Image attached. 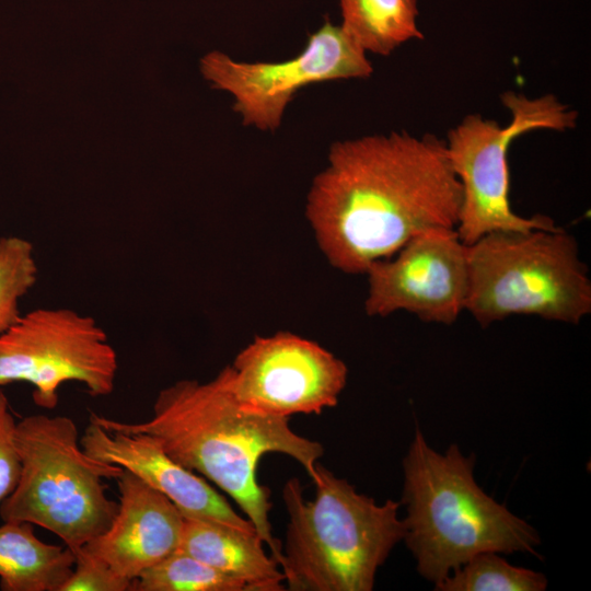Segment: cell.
I'll list each match as a JSON object with an SVG mask.
<instances>
[{
    "label": "cell",
    "instance_id": "1",
    "mask_svg": "<svg viewBox=\"0 0 591 591\" xmlns=\"http://www.w3.org/2000/svg\"><path fill=\"white\" fill-rule=\"evenodd\" d=\"M462 197L444 140L392 131L334 142L305 216L334 268L364 274L422 232L456 230Z\"/></svg>",
    "mask_w": 591,
    "mask_h": 591
},
{
    "label": "cell",
    "instance_id": "2",
    "mask_svg": "<svg viewBox=\"0 0 591 591\" xmlns=\"http://www.w3.org/2000/svg\"><path fill=\"white\" fill-rule=\"evenodd\" d=\"M90 419L109 430L152 437L178 464L198 473L231 497L244 512L276 561L281 544L274 537L270 489L258 483L257 465L268 453L297 461L316 478L323 445L294 432L289 418L242 407L221 372L207 382L179 380L162 389L143 421L124 422L92 413Z\"/></svg>",
    "mask_w": 591,
    "mask_h": 591
},
{
    "label": "cell",
    "instance_id": "3",
    "mask_svg": "<svg viewBox=\"0 0 591 591\" xmlns=\"http://www.w3.org/2000/svg\"><path fill=\"white\" fill-rule=\"evenodd\" d=\"M474 466V454L457 444L438 452L419 429L403 459V541L418 573L434 586L480 553L540 556L537 531L477 485Z\"/></svg>",
    "mask_w": 591,
    "mask_h": 591
},
{
    "label": "cell",
    "instance_id": "4",
    "mask_svg": "<svg viewBox=\"0 0 591 591\" xmlns=\"http://www.w3.org/2000/svg\"><path fill=\"white\" fill-rule=\"evenodd\" d=\"M315 497L288 479V514L279 567L290 591H371L379 568L404 538L401 502L378 503L316 464Z\"/></svg>",
    "mask_w": 591,
    "mask_h": 591
},
{
    "label": "cell",
    "instance_id": "5",
    "mask_svg": "<svg viewBox=\"0 0 591 591\" xmlns=\"http://www.w3.org/2000/svg\"><path fill=\"white\" fill-rule=\"evenodd\" d=\"M467 259L465 310L483 327L512 315L579 324L591 313L588 267L560 227L487 233Z\"/></svg>",
    "mask_w": 591,
    "mask_h": 591
},
{
    "label": "cell",
    "instance_id": "6",
    "mask_svg": "<svg viewBox=\"0 0 591 591\" xmlns=\"http://www.w3.org/2000/svg\"><path fill=\"white\" fill-rule=\"evenodd\" d=\"M21 474L1 503L2 521L39 525L72 552L106 531L118 503L106 496L104 479L123 468L88 455L74 420L36 414L15 426Z\"/></svg>",
    "mask_w": 591,
    "mask_h": 591
},
{
    "label": "cell",
    "instance_id": "7",
    "mask_svg": "<svg viewBox=\"0 0 591 591\" xmlns=\"http://www.w3.org/2000/svg\"><path fill=\"white\" fill-rule=\"evenodd\" d=\"M511 121L500 126L479 114L465 116L449 130L445 143L451 166L462 186V207L456 233L465 245L495 231L555 230L554 220L513 212L510 200L508 150L523 134L537 129L565 131L577 126L578 112L555 95L535 99L506 91L500 94Z\"/></svg>",
    "mask_w": 591,
    "mask_h": 591
},
{
    "label": "cell",
    "instance_id": "8",
    "mask_svg": "<svg viewBox=\"0 0 591 591\" xmlns=\"http://www.w3.org/2000/svg\"><path fill=\"white\" fill-rule=\"evenodd\" d=\"M118 359L106 333L89 315L67 308H39L21 314L0 336V386L27 382L35 405L54 409L59 389L83 384L92 396L115 386Z\"/></svg>",
    "mask_w": 591,
    "mask_h": 591
},
{
    "label": "cell",
    "instance_id": "9",
    "mask_svg": "<svg viewBox=\"0 0 591 591\" xmlns=\"http://www.w3.org/2000/svg\"><path fill=\"white\" fill-rule=\"evenodd\" d=\"M200 70L215 89L233 96L232 108L243 125L274 131L302 88L332 80L364 79L372 74L373 67L367 53L340 25L326 20L291 59L246 62L215 50L200 60Z\"/></svg>",
    "mask_w": 591,
    "mask_h": 591
},
{
    "label": "cell",
    "instance_id": "10",
    "mask_svg": "<svg viewBox=\"0 0 591 591\" xmlns=\"http://www.w3.org/2000/svg\"><path fill=\"white\" fill-rule=\"evenodd\" d=\"M244 408L268 416L320 415L337 405L348 368L313 340L290 332L256 337L221 369Z\"/></svg>",
    "mask_w": 591,
    "mask_h": 591
},
{
    "label": "cell",
    "instance_id": "11",
    "mask_svg": "<svg viewBox=\"0 0 591 591\" xmlns=\"http://www.w3.org/2000/svg\"><path fill=\"white\" fill-rule=\"evenodd\" d=\"M364 310L369 316L406 311L426 323L453 324L468 291L467 245L455 229L410 239L393 256L370 265Z\"/></svg>",
    "mask_w": 591,
    "mask_h": 591
},
{
    "label": "cell",
    "instance_id": "12",
    "mask_svg": "<svg viewBox=\"0 0 591 591\" xmlns=\"http://www.w3.org/2000/svg\"><path fill=\"white\" fill-rule=\"evenodd\" d=\"M80 443L91 457L132 473L166 496L184 515L257 533L204 477L175 462L152 437L104 429L90 419Z\"/></svg>",
    "mask_w": 591,
    "mask_h": 591
},
{
    "label": "cell",
    "instance_id": "13",
    "mask_svg": "<svg viewBox=\"0 0 591 591\" xmlns=\"http://www.w3.org/2000/svg\"><path fill=\"white\" fill-rule=\"evenodd\" d=\"M115 480L117 512L106 531L82 548L134 581L178 549L184 515L166 496L132 473L124 470Z\"/></svg>",
    "mask_w": 591,
    "mask_h": 591
},
{
    "label": "cell",
    "instance_id": "14",
    "mask_svg": "<svg viewBox=\"0 0 591 591\" xmlns=\"http://www.w3.org/2000/svg\"><path fill=\"white\" fill-rule=\"evenodd\" d=\"M264 544L256 532L184 515L178 551L240 579L248 591L286 590L285 576Z\"/></svg>",
    "mask_w": 591,
    "mask_h": 591
},
{
    "label": "cell",
    "instance_id": "15",
    "mask_svg": "<svg viewBox=\"0 0 591 591\" xmlns=\"http://www.w3.org/2000/svg\"><path fill=\"white\" fill-rule=\"evenodd\" d=\"M74 561L73 552L66 545L39 540L32 523L3 521L0 525L2 591H60Z\"/></svg>",
    "mask_w": 591,
    "mask_h": 591
},
{
    "label": "cell",
    "instance_id": "16",
    "mask_svg": "<svg viewBox=\"0 0 591 591\" xmlns=\"http://www.w3.org/2000/svg\"><path fill=\"white\" fill-rule=\"evenodd\" d=\"M340 27L366 53L389 56L401 45L422 39L418 0H339Z\"/></svg>",
    "mask_w": 591,
    "mask_h": 591
},
{
    "label": "cell",
    "instance_id": "17",
    "mask_svg": "<svg viewBox=\"0 0 591 591\" xmlns=\"http://www.w3.org/2000/svg\"><path fill=\"white\" fill-rule=\"evenodd\" d=\"M544 573L509 564L499 553L473 556L434 586L438 591H544Z\"/></svg>",
    "mask_w": 591,
    "mask_h": 591
},
{
    "label": "cell",
    "instance_id": "18",
    "mask_svg": "<svg viewBox=\"0 0 591 591\" xmlns=\"http://www.w3.org/2000/svg\"><path fill=\"white\" fill-rule=\"evenodd\" d=\"M131 591H248L240 579L176 551L142 571Z\"/></svg>",
    "mask_w": 591,
    "mask_h": 591
},
{
    "label": "cell",
    "instance_id": "19",
    "mask_svg": "<svg viewBox=\"0 0 591 591\" xmlns=\"http://www.w3.org/2000/svg\"><path fill=\"white\" fill-rule=\"evenodd\" d=\"M33 244L16 235L0 237V336L21 316L20 300L37 280Z\"/></svg>",
    "mask_w": 591,
    "mask_h": 591
},
{
    "label": "cell",
    "instance_id": "20",
    "mask_svg": "<svg viewBox=\"0 0 591 591\" xmlns=\"http://www.w3.org/2000/svg\"><path fill=\"white\" fill-rule=\"evenodd\" d=\"M73 570L60 591H131V580L118 576L82 547L73 551Z\"/></svg>",
    "mask_w": 591,
    "mask_h": 591
},
{
    "label": "cell",
    "instance_id": "21",
    "mask_svg": "<svg viewBox=\"0 0 591 591\" xmlns=\"http://www.w3.org/2000/svg\"><path fill=\"white\" fill-rule=\"evenodd\" d=\"M15 426L9 401L0 391V506L16 488L21 474Z\"/></svg>",
    "mask_w": 591,
    "mask_h": 591
}]
</instances>
